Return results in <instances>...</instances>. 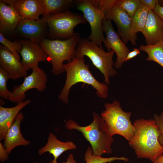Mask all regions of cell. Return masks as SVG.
I'll return each instance as SVG.
<instances>
[{
	"mask_svg": "<svg viewBox=\"0 0 163 163\" xmlns=\"http://www.w3.org/2000/svg\"><path fill=\"white\" fill-rule=\"evenodd\" d=\"M0 67L7 74L11 79L25 77L27 75V71L20 60L2 44L0 45Z\"/></svg>",
	"mask_w": 163,
	"mask_h": 163,
	"instance_id": "cell-14",
	"label": "cell"
},
{
	"mask_svg": "<svg viewBox=\"0 0 163 163\" xmlns=\"http://www.w3.org/2000/svg\"><path fill=\"white\" fill-rule=\"evenodd\" d=\"M139 49L136 48H134L133 50L130 52L127 55L125 59V62L135 57L140 54Z\"/></svg>",
	"mask_w": 163,
	"mask_h": 163,
	"instance_id": "cell-32",
	"label": "cell"
},
{
	"mask_svg": "<svg viewBox=\"0 0 163 163\" xmlns=\"http://www.w3.org/2000/svg\"><path fill=\"white\" fill-rule=\"evenodd\" d=\"M116 0H94L95 5L104 13L107 20H113L117 29V33L125 44L130 42L136 45L137 37L132 33V18L115 4Z\"/></svg>",
	"mask_w": 163,
	"mask_h": 163,
	"instance_id": "cell-7",
	"label": "cell"
},
{
	"mask_svg": "<svg viewBox=\"0 0 163 163\" xmlns=\"http://www.w3.org/2000/svg\"><path fill=\"white\" fill-rule=\"evenodd\" d=\"M147 45L163 41L162 20L152 10H149L147 21L141 32Z\"/></svg>",
	"mask_w": 163,
	"mask_h": 163,
	"instance_id": "cell-16",
	"label": "cell"
},
{
	"mask_svg": "<svg viewBox=\"0 0 163 163\" xmlns=\"http://www.w3.org/2000/svg\"><path fill=\"white\" fill-rule=\"evenodd\" d=\"M92 122L87 126H82L74 120H69L66 122L65 127L68 129H75L81 132L90 143L94 155L101 156L105 154L112 153L113 136L101 116L94 112Z\"/></svg>",
	"mask_w": 163,
	"mask_h": 163,
	"instance_id": "cell-3",
	"label": "cell"
},
{
	"mask_svg": "<svg viewBox=\"0 0 163 163\" xmlns=\"http://www.w3.org/2000/svg\"><path fill=\"white\" fill-rule=\"evenodd\" d=\"M154 119L159 129L160 135L158 140L160 144L163 146V110L160 115L155 114Z\"/></svg>",
	"mask_w": 163,
	"mask_h": 163,
	"instance_id": "cell-28",
	"label": "cell"
},
{
	"mask_svg": "<svg viewBox=\"0 0 163 163\" xmlns=\"http://www.w3.org/2000/svg\"><path fill=\"white\" fill-rule=\"evenodd\" d=\"M34 163H38L37 162H35Z\"/></svg>",
	"mask_w": 163,
	"mask_h": 163,
	"instance_id": "cell-38",
	"label": "cell"
},
{
	"mask_svg": "<svg viewBox=\"0 0 163 163\" xmlns=\"http://www.w3.org/2000/svg\"><path fill=\"white\" fill-rule=\"evenodd\" d=\"M114 53L112 50L106 52L96 43L83 38H81L77 44L75 56L79 58L87 56L104 75L106 84L109 85L110 77L114 76L117 73L113 67V58Z\"/></svg>",
	"mask_w": 163,
	"mask_h": 163,
	"instance_id": "cell-5",
	"label": "cell"
},
{
	"mask_svg": "<svg viewBox=\"0 0 163 163\" xmlns=\"http://www.w3.org/2000/svg\"><path fill=\"white\" fill-rule=\"evenodd\" d=\"M22 19L12 5L0 0V33H12Z\"/></svg>",
	"mask_w": 163,
	"mask_h": 163,
	"instance_id": "cell-18",
	"label": "cell"
},
{
	"mask_svg": "<svg viewBox=\"0 0 163 163\" xmlns=\"http://www.w3.org/2000/svg\"><path fill=\"white\" fill-rule=\"evenodd\" d=\"M9 154L3 144L0 142V160L4 162L7 160L9 158Z\"/></svg>",
	"mask_w": 163,
	"mask_h": 163,
	"instance_id": "cell-29",
	"label": "cell"
},
{
	"mask_svg": "<svg viewBox=\"0 0 163 163\" xmlns=\"http://www.w3.org/2000/svg\"><path fill=\"white\" fill-rule=\"evenodd\" d=\"M162 28H163V19H162Z\"/></svg>",
	"mask_w": 163,
	"mask_h": 163,
	"instance_id": "cell-37",
	"label": "cell"
},
{
	"mask_svg": "<svg viewBox=\"0 0 163 163\" xmlns=\"http://www.w3.org/2000/svg\"><path fill=\"white\" fill-rule=\"evenodd\" d=\"M12 5L22 19L39 20L42 15V0H2Z\"/></svg>",
	"mask_w": 163,
	"mask_h": 163,
	"instance_id": "cell-15",
	"label": "cell"
},
{
	"mask_svg": "<svg viewBox=\"0 0 163 163\" xmlns=\"http://www.w3.org/2000/svg\"><path fill=\"white\" fill-rule=\"evenodd\" d=\"M153 11L161 20L163 19V6L160 5L158 0L155 8Z\"/></svg>",
	"mask_w": 163,
	"mask_h": 163,
	"instance_id": "cell-31",
	"label": "cell"
},
{
	"mask_svg": "<svg viewBox=\"0 0 163 163\" xmlns=\"http://www.w3.org/2000/svg\"><path fill=\"white\" fill-rule=\"evenodd\" d=\"M48 32L46 22L41 18L37 20L22 19L12 34L15 37L28 39L39 44L48 35Z\"/></svg>",
	"mask_w": 163,
	"mask_h": 163,
	"instance_id": "cell-11",
	"label": "cell"
},
{
	"mask_svg": "<svg viewBox=\"0 0 163 163\" xmlns=\"http://www.w3.org/2000/svg\"><path fill=\"white\" fill-rule=\"evenodd\" d=\"M105 110L101 116L105 122L111 135L118 134L123 137L128 142L135 134V128L131 122V113L124 111L120 103L117 101L104 105Z\"/></svg>",
	"mask_w": 163,
	"mask_h": 163,
	"instance_id": "cell-6",
	"label": "cell"
},
{
	"mask_svg": "<svg viewBox=\"0 0 163 163\" xmlns=\"http://www.w3.org/2000/svg\"><path fill=\"white\" fill-rule=\"evenodd\" d=\"M103 30L106 35L107 44L105 47L109 51L113 50L116 53L117 58L114 64L115 67L120 68L124 62L129 49L122 40L118 33L115 31L111 21L105 19L103 22Z\"/></svg>",
	"mask_w": 163,
	"mask_h": 163,
	"instance_id": "cell-12",
	"label": "cell"
},
{
	"mask_svg": "<svg viewBox=\"0 0 163 163\" xmlns=\"http://www.w3.org/2000/svg\"><path fill=\"white\" fill-rule=\"evenodd\" d=\"M74 6L83 13V16L90 25L91 31L87 38L101 48L102 43L107 44L104 34L103 22L106 19L104 12L95 6L91 0H75Z\"/></svg>",
	"mask_w": 163,
	"mask_h": 163,
	"instance_id": "cell-9",
	"label": "cell"
},
{
	"mask_svg": "<svg viewBox=\"0 0 163 163\" xmlns=\"http://www.w3.org/2000/svg\"><path fill=\"white\" fill-rule=\"evenodd\" d=\"M62 163H77V162L74 159L72 154L70 153L67 158L66 161V162H62Z\"/></svg>",
	"mask_w": 163,
	"mask_h": 163,
	"instance_id": "cell-33",
	"label": "cell"
},
{
	"mask_svg": "<svg viewBox=\"0 0 163 163\" xmlns=\"http://www.w3.org/2000/svg\"><path fill=\"white\" fill-rule=\"evenodd\" d=\"M139 49L146 53V60L158 63L163 68V41L154 45H141Z\"/></svg>",
	"mask_w": 163,
	"mask_h": 163,
	"instance_id": "cell-23",
	"label": "cell"
},
{
	"mask_svg": "<svg viewBox=\"0 0 163 163\" xmlns=\"http://www.w3.org/2000/svg\"><path fill=\"white\" fill-rule=\"evenodd\" d=\"M47 82V76L45 71L39 67L35 68L29 75L25 77L21 84L13 87L8 100L14 103L24 101L26 98V91L33 88L43 91L46 88Z\"/></svg>",
	"mask_w": 163,
	"mask_h": 163,
	"instance_id": "cell-10",
	"label": "cell"
},
{
	"mask_svg": "<svg viewBox=\"0 0 163 163\" xmlns=\"http://www.w3.org/2000/svg\"><path fill=\"white\" fill-rule=\"evenodd\" d=\"M133 124L135 134L129 142V145L138 158L148 159L153 162L163 154V146L158 140L160 132L155 121L142 118L135 120Z\"/></svg>",
	"mask_w": 163,
	"mask_h": 163,
	"instance_id": "cell-1",
	"label": "cell"
},
{
	"mask_svg": "<svg viewBox=\"0 0 163 163\" xmlns=\"http://www.w3.org/2000/svg\"><path fill=\"white\" fill-rule=\"evenodd\" d=\"M153 163H163V155L157 159Z\"/></svg>",
	"mask_w": 163,
	"mask_h": 163,
	"instance_id": "cell-34",
	"label": "cell"
},
{
	"mask_svg": "<svg viewBox=\"0 0 163 163\" xmlns=\"http://www.w3.org/2000/svg\"><path fill=\"white\" fill-rule=\"evenodd\" d=\"M0 42L6 47L18 59H21L19 53L22 48V45L19 41L12 42L6 38L3 34L0 33Z\"/></svg>",
	"mask_w": 163,
	"mask_h": 163,
	"instance_id": "cell-26",
	"label": "cell"
},
{
	"mask_svg": "<svg viewBox=\"0 0 163 163\" xmlns=\"http://www.w3.org/2000/svg\"><path fill=\"white\" fill-rule=\"evenodd\" d=\"M158 2H160V4H162V5H163V0H160V1H158ZM159 3V4H160Z\"/></svg>",
	"mask_w": 163,
	"mask_h": 163,
	"instance_id": "cell-36",
	"label": "cell"
},
{
	"mask_svg": "<svg viewBox=\"0 0 163 163\" xmlns=\"http://www.w3.org/2000/svg\"><path fill=\"white\" fill-rule=\"evenodd\" d=\"M84 159L86 163H110L116 160H121L127 162L128 158L122 156H113L104 158L101 156L94 155L91 147H88L85 154Z\"/></svg>",
	"mask_w": 163,
	"mask_h": 163,
	"instance_id": "cell-24",
	"label": "cell"
},
{
	"mask_svg": "<svg viewBox=\"0 0 163 163\" xmlns=\"http://www.w3.org/2000/svg\"><path fill=\"white\" fill-rule=\"evenodd\" d=\"M141 3L146 5L149 10H153L155 8L157 0H140Z\"/></svg>",
	"mask_w": 163,
	"mask_h": 163,
	"instance_id": "cell-30",
	"label": "cell"
},
{
	"mask_svg": "<svg viewBox=\"0 0 163 163\" xmlns=\"http://www.w3.org/2000/svg\"><path fill=\"white\" fill-rule=\"evenodd\" d=\"M149 9L141 3L132 18V33L137 37L136 33L142 32L146 24Z\"/></svg>",
	"mask_w": 163,
	"mask_h": 163,
	"instance_id": "cell-22",
	"label": "cell"
},
{
	"mask_svg": "<svg viewBox=\"0 0 163 163\" xmlns=\"http://www.w3.org/2000/svg\"><path fill=\"white\" fill-rule=\"evenodd\" d=\"M43 7V17L62 13L74 6V0H42Z\"/></svg>",
	"mask_w": 163,
	"mask_h": 163,
	"instance_id": "cell-21",
	"label": "cell"
},
{
	"mask_svg": "<svg viewBox=\"0 0 163 163\" xmlns=\"http://www.w3.org/2000/svg\"><path fill=\"white\" fill-rule=\"evenodd\" d=\"M76 147L75 144L72 142L61 141L55 135L50 133L46 144L39 149L38 153L41 155L46 152H49L54 157L50 163H57L58 158L63 153L68 150L75 149Z\"/></svg>",
	"mask_w": 163,
	"mask_h": 163,
	"instance_id": "cell-20",
	"label": "cell"
},
{
	"mask_svg": "<svg viewBox=\"0 0 163 163\" xmlns=\"http://www.w3.org/2000/svg\"><path fill=\"white\" fill-rule=\"evenodd\" d=\"M2 99V98L0 99V106H1L5 104L4 100Z\"/></svg>",
	"mask_w": 163,
	"mask_h": 163,
	"instance_id": "cell-35",
	"label": "cell"
},
{
	"mask_svg": "<svg viewBox=\"0 0 163 163\" xmlns=\"http://www.w3.org/2000/svg\"><path fill=\"white\" fill-rule=\"evenodd\" d=\"M141 4L140 0H116L115 2L132 18Z\"/></svg>",
	"mask_w": 163,
	"mask_h": 163,
	"instance_id": "cell-25",
	"label": "cell"
},
{
	"mask_svg": "<svg viewBox=\"0 0 163 163\" xmlns=\"http://www.w3.org/2000/svg\"><path fill=\"white\" fill-rule=\"evenodd\" d=\"M22 45L19 53L22 58L21 62L26 69L33 70L38 67L39 62L50 61L49 56L39 44L28 39H20Z\"/></svg>",
	"mask_w": 163,
	"mask_h": 163,
	"instance_id": "cell-13",
	"label": "cell"
},
{
	"mask_svg": "<svg viewBox=\"0 0 163 163\" xmlns=\"http://www.w3.org/2000/svg\"><path fill=\"white\" fill-rule=\"evenodd\" d=\"M24 118L23 114L20 112L8 130L4 139L3 145L9 155L15 147L21 145L27 146L30 143V142L24 137L21 131V124Z\"/></svg>",
	"mask_w": 163,
	"mask_h": 163,
	"instance_id": "cell-17",
	"label": "cell"
},
{
	"mask_svg": "<svg viewBox=\"0 0 163 163\" xmlns=\"http://www.w3.org/2000/svg\"><path fill=\"white\" fill-rule=\"evenodd\" d=\"M10 79L9 75L0 67V97L1 98L8 99L11 91L7 88L8 81Z\"/></svg>",
	"mask_w": 163,
	"mask_h": 163,
	"instance_id": "cell-27",
	"label": "cell"
},
{
	"mask_svg": "<svg viewBox=\"0 0 163 163\" xmlns=\"http://www.w3.org/2000/svg\"><path fill=\"white\" fill-rule=\"evenodd\" d=\"M63 68L66 73V80L58 96V99L63 103L68 104L70 90L78 82L91 85L96 90V94L100 98L105 99L108 96L109 88L107 85L99 82L94 77L84 58L74 57L70 62L64 64Z\"/></svg>",
	"mask_w": 163,
	"mask_h": 163,
	"instance_id": "cell-2",
	"label": "cell"
},
{
	"mask_svg": "<svg viewBox=\"0 0 163 163\" xmlns=\"http://www.w3.org/2000/svg\"><path fill=\"white\" fill-rule=\"evenodd\" d=\"M42 18L46 21L48 25L47 35L54 39H69L77 33L74 31L77 25L87 23L83 16L69 11Z\"/></svg>",
	"mask_w": 163,
	"mask_h": 163,
	"instance_id": "cell-8",
	"label": "cell"
},
{
	"mask_svg": "<svg viewBox=\"0 0 163 163\" xmlns=\"http://www.w3.org/2000/svg\"><path fill=\"white\" fill-rule=\"evenodd\" d=\"M30 102V100H27L11 107L0 106V141L4 140L8 130L14 123L21 110Z\"/></svg>",
	"mask_w": 163,
	"mask_h": 163,
	"instance_id": "cell-19",
	"label": "cell"
},
{
	"mask_svg": "<svg viewBox=\"0 0 163 163\" xmlns=\"http://www.w3.org/2000/svg\"><path fill=\"white\" fill-rule=\"evenodd\" d=\"M81 39L79 33L66 40L44 38L39 45L49 56L52 66V73L58 75L65 72L63 62H70L75 57L77 44Z\"/></svg>",
	"mask_w": 163,
	"mask_h": 163,
	"instance_id": "cell-4",
	"label": "cell"
}]
</instances>
